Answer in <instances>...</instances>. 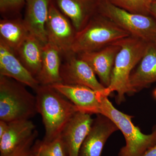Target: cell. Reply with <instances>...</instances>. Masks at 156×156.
I'll return each mask as SVG.
<instances>
[{
	"label": "cell",
	"instance_id": "cell-25",
	"mask_svg": "<svg viewBox=\"0 0 156 156\" xmlns=\"http://www.w3.org/2000/svg\"><path fill=\"white\" fill-rule=\"evenodd\" d=\"M9 127V123L0 120V138L5 133Z\"/></svg>",
	"mask_w": 156,
	"mask_h": 156
},
{
	"label": "cell",
	"instance_id": "cell-14",
	"mask_svg": "<svg viewBox=\"0 0 156 156\" xmlns=\"http://www.w3.org/2000/svg\"><path fill=\"white\" fill-rule=\"evenodd\" d=\"M70 20L76 32L81 30L95 15L99 2L95 0H51Z\"/></svg>",
	"mask_w": 156,
	"mask_h": 156
},
{
	"label": "cell",
	"instance_id": "cell-17",
	"mask_svg": "<svg viewBox=\"0 0 156 156\" xmlns=\"http://www.w3.org/2000/svg\"><path fill=\"white\" fill-rule=\"evenodd\" d=\"M156 82V47L150 43L136 70L131 73L130 84L133 93Z\"/></svg>",
	"mask_w": 156,
	"mask_h": 156
},
{
	"label": "cell",
	"instance_id": "cell-7",
	"mask_svg": "<svg viewBox=\"0 0 156 156\" xmlns=\"http://www.w3.org/2000/svg\"><path fill=\"white\" fill-rule=\"evenodd\" d=\"M48 43L55 45L62 55L70 53L76 31L72 23L51 1L46 26Z\"/></svg>",
	"mask_w": 156,
	"mask_h": 156
},
{
	"label": "cell",
	"instance_id": "cell-16",
	"mask_svg": "<svg viewBox=\"0 0 156 156\" xmlns=\"http://www.w3.org/2000/svg\"><path fill=\"white\" fill-rule=\"evenodd\" d=\"M62 53L58 48L50 43L43 48L41 67L36 79L41 85H51L62 83L60 70Z\"/></svg>",
	"mask_w": 156,
	"mask_h": 156
},
{
	"label": "cell",
	"instance_id": "cell-19",
	"mask_svg": "<svg viewBox=\"0 0 156 156\" xmlns=\"http://www.w3.org/2000/svg\"><path fill=\"white\" fill-rule=\"evenodd\" d=\"M44 45L30 34L15 52L23 65L35 78L41 67Z\"/></svg>",
	"mask_w": 156,
	"mask_h": 156
},
{
	"label": "cell",
	"instance_id": "cell-26",
	"mask_svg": "<svg viewBox=\"0 0 156 156\" xmlns=\"http://www.w3.org/2000/svg\"><path fill=\"white\" fill-rule=\"evenodd\" d=\"M142 156H156V144L147 150Z\"/></svg>",
	"mask_w": 156,
	"mask_h": 156
},
{
	"label": "cell",
	"instance_id": "cell-28",
	"mask_svg": "<svg viewBox=\"0 0 156 156\" xmlns=\"http://www.w3.org/2000/svg\"><path fill=\"white\" fill-rule=\"evenodd\" d=\"M153 96L154 98L156 99V88L153 92Z\"/></svg>",
	"mask_w": 156,
	"mask_h": 156
},
{
	"label": "cell",
	"instance_id": "cell-5",
	"mask_svg": "<svg viewBox=\"0 0 156 156\" xmlns=\"http://www.w3.org/2000/svg\"><path fill=\"white\" fill-rule=\"evenodd\" d=\"M23 85L0 76V120L9 123L30 119L38 113L36 96Z\"/></svg>",
	"mask_w": 156,
	"mask_h": 156
},
{
	"label": "cell",
	"instance_id": "cell-9",
	"mask_svg": "<svg viewBox=\"0 0 156 156\" xmlns=\"http://www.w3.org/2000/svg\"><path fill=\"white\" fill-rule=\"evenodd\" d=\"M96 115L89 134L81 146L78 156H101L109 137L119 130L108 117L101 114Z\"/></svg>",
	"mask_w": 156,
	"mask_h": 156
},
{
	"label": "cell",
	"instance_id": "cell-12",
	"mask_svg": "<svg viewBox=\"0 0 156 156\" xmlns=\"http://www.w3.org/2000/svg\"><path fill=\"white\" fill-rule=\"evenodd\" d=\"M94 119L91 115L78 112L62 132L61 136L68 156H78L83 142L89 134Z\"/></svg>",
	"mask_w": 156,
	"mask_h": 156
},
{
	"label": "cell",
	"instance_id": "cell-23",
	"mask_svg": "<svg viewBox=\"0 0 156 156\" xmlns=\"http://www.w3.org/2000/svg\"><path fill=\"white\" fill-rule=\"evenodd\" d=\"M25 3L26 0H0L1 14L4 18L16 15Z\"/></svg>",
	"mask_w": 156,
	"mask_h": 156
},
{
	"label": "cell",
	"instance_id": "cell-11",
	"mask_svg": "<svg viewBox=\"0 0 156 156\" xmlns=\"http://www.w3.org/2000/svg\"><path fill=\"white\" fill-rule=\"evenodd\" d=\"M120 49L115 42L100 50L77 55L90 66L101 84L107 88L110 83L115 60Z\"/></svg>",
	"mask_w": 156,
	"mask_h": 156
},
{
	"label": "cell",
	"instance_id": "cell-29",
	"mask_svg": "<svg viewBox=\"0 0 156 156\" xmlns=\"http://www.w3.org/2000/svg\"><path fill=\"white\" fill-rule=\"evenodd\" d=\"M28 156H36L33 153L32 151L31 150Z\"/></svg>",
	"mask_w": 156,
	"mask_h": 156
},
{
	"label": "cell",
	"instance_id": "cell-2",
	"mask_svg": "<svg viewBox=\"0 0 156 156\" xmlns=\"http://www.w3.org/2000/svg\"><path fill=\"white\" fill-rule=\"evenodd\" d=\"M116 43L120 46L112 71L110 83L104 91L103 96L117 92L116 102L121 104L125 101V95L133 93L130 84L131 71L140 62L150 43L130 36Z\"/></svg>",
	"mask_w": 156,
	"mask_h": 156
},
{
	"label": "cell",
	"instance_id": "cell-8",
	"mask_svg": "<svg viewBox=\"0 0 156 156\" xmlns=\"http://www.w3.org/2000/svg\"><path fill=\"white\" fill-rule=\"evenodd\" d=\"M65 56L66 59L62 64L60 70L62 83L80 85L104 92L105 87L98 80L95 73L86 62L74 53H70Z\"/></svg>",
	"mask_w": 156,
	"mask_h": 156
},
{
	"label": "cell",
	"instance_id": "cell-18",
	"mask_svg": "<svg viewBox=\"0 0 156 156\" xmlns=\"http://www.w3.org/2000/svg\"><path fill=\"white\" fill-rule=\"evenodd\" d=\"M35 130V125L30 119L9 123L7 131L0 138V156L11 155L18 146Z\"/></svg>",
	"mask_w": 156,
	"mask_h": 156
},
{
	"label": "cell",
	"instance_id": "cell-3",
	"mask_svg": "<svg viewBox=\"0 0 156 156\" xmlns=\"http://www.w3.org/2000/svg\"><path fill=\"white\" fill-rule=\"evenodd\" d=\"M99 114L108 118L122 131L126 140V145L121 148L118 156H142L147 150L156 144V125L151 133L143 134L139 127L132 122L133 117L117 109L108 97L100 96Z\"/></svg>",
	"mask_w": 156,
	"mask_h": 156
},
{
	"label": "cell",
	"instance_id": "cell-13",
	"mask_svg": "<svg viewBox=\"0 0 156 156\" xmlns=\"http://www.w3.org/2000/svg\"><path fill=\"white\" fill-rule=\"evenodd\" d=\"M0 76L14 79L35 90L40 84L27 69L15 52L0 41Z\"/></svg>",
	"mask_w": 156,
	"mask_h": 156
},
{
	"label": "cell",
	"instance_id": "cell-21",
	"mask_svg": "<svg viewBox=\"0 0 156 156\" xmlns=\"http://www.w3.org/2000/svg\"><path fill=\"white\" fill-rule=\"evenodd\" d=\"M31 151L36 156H68L60 135L50 142L36 140Z\"/></svg>",
	"mask_w": 156,
	"mask_h": 156
},
{
	"label": "cell",
	"instance_id": "cell-4",
	"mask_svg": "<svg viewBox=\"0 0 156 156\" xmlns=\"http://www.w3.org/2000/svg\"><path fill=\"white\" fill-rule=\"evenodd\" d=\"M130 34L103 15H95L76 32L70 53L78 54L100 50Z\"/></svg>",
	"mask_w": 156,
	"mask_h": 156
},
{
	"label": "cell",
	"instance_id": "cell-24",
	"mask_svg": "<svg viewBox=\"0 0 156 156\" xmlns=\"http://www.w3.org/2000/svg\"><path fill=\"white\" fill-rule=\"evenodd\" d=\"M37 136L38 132L36 129L29 137L18 146L10 156H28Z\"/></svg>",
	"mask_w": 156,
	"mask_h": 156
},
{
	"label": "cell",
	"instance_id": "cell-22",
	"mask_svg": "<svg viewBox=\"0 0 156 156\" xmlns=\"http://www.w3.org/2000/svg\"><path fill=\"white\" fill-rule=\"evenodd\" d=\"M126 11L140 15H150L151 5L154 0H108Z\"/></svg>",
	"mask_w": 156,
	"mask_h": 156
},
{
	"label": "cell",
	"instance_id": "cell-20",
	"mask_svg": "<svg viewBox=\"0 0 156 156\" xmlns=\"http://www.w3.org/2000/svg\"><path fill=\"white\" fill-rule=\"evenodd\" d=\"M30 33L23 19L19 17L4 18L0 21V41L16 52Z\"/></svg>",
	"mask_w": 156,
	"mask_h": 156
},
{
	"label": "cell",
	"instance_id": "cell-15",
	"mask_svg": "<svg viewBox=\"0 0 156 156\" xmlns=\"http://www.w3.org/2000/svg\"><path fill=\"white\" fill-rule=\"evenodd\" d=\"M51 0H26L23 19L30 34L45 44L48 43L46 26Z\"/></svg>",
	"mask_w": 156,
	"mask_h": 156
},
{
	"label": "cell",
	"instance_id": "cell-6",
	"mask_svg": "<svg viewBox=\"0 0 156 156\" xmlns=\"http://www.w3.org/2000/svg\"><path fill=\"white\" fill-rule=\"evenodd\" d=\"M100 14L110 20L132 36L154 43L156 39V18L152 15L133 14L121 9L108 0L99 2Z\"/></svg>",
	"mask_w": 156,
	"mask_h": 156
},
{
	"label": "cell",
	"instance_id": "cell-10",
	"mask_svg": "<svg viewBox=\"0 0 156 156\" xmlns=\"http://www.w3.org/2000/svg\"><path fill=\"white\" fill-rule=\"evenodd\" d=\"M51 86L74 105L79 111L90 115L100 114V92L85 86L62 83Z\"/></svg>",
	"mask_w": 156,
	"mask_h": 156
},
{
	"label": "cell",
	"instance_id": "cell-1",
	"mask_svg": "<svg viewBox=\"0 0 156 156\" xmlns=\"http://www.w3.org/2000/svg\"><path fill=\"white\" fill-rule=\"evenodd\" d=\"M37 112L41 115L45 134L43 140L52 141L61 135L76 113V107L49 85H39L35 90Z\"/></svg>",
	"mask_w": 156,
	"mask_h": 156
},
{
	"label": "cell",
	"instance_id": "cell-30",
	"mask_svg": "<svg viewBox=\"0 0 156 156\" xmlns=\"http://www.w3.org/2000/svg\"><path fill=\"white\" fill-rule=\"evenodd\" d=\"M154 45H155V46L156 47V39L154 43Z\"/></svg>",
	"mask_w": 156,
	"mask_h": 156
},
{
	"label": "cell",
	"instance_id": "cell-27",
	"mask_svg": "<svg viewBox=\"0 0 156 156\" xmlns=\"http://www.w3.org/2000/svg\"><path fill=\"white\" fill-rule=\"evenodd\" d=\"M151 15L156 18V0L153 2L150 9Z\"/></svg>",
	"mask_w": 156,
	"mask_h": 156
}]
</instances>
